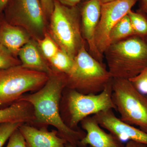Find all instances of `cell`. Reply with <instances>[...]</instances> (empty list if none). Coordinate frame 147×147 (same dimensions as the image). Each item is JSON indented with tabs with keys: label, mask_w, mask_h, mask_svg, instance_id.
<instances>
[{
	"label": "cell",
	"mask_w": 147,
	"mask_h": 147,
	"mask_svg": "<svg viewBox=\"0 0 147 147\" xmlns=\"http://www.w3.org/2000/svg\"><path fill=\"white\" fill-rule=\"evenodd\" d=\"M62 4L69 7H73L77 6L79 3L83 0H57Z\"/></svg>",
	"instance_id": "484cf974"
},
{
	"label": "cell",
	"mask_w": 147,
	"mask_h": 147,
	"mask_svg": "<svg viewBox=\"0 0 147 147\" xmlns=\"http://www.w3.org/2000/svg\"><path fill=\"white\" fill-rule=\"evenodd\" d=\"M129 80L139 92L147 95V66L140 74Z\"/></svg>",
	"instance_id": "603a6c76"
},
{
	"label": "cell",
	"mask_w": 147,
	"mask_h": 147,
	"mask_svg": "<svg viewBox=\"0 0 147 147\" xmlns=\"http://www.w3.org/2000/svg\"><path fill=\"white\" fill-rule=\"evenodd\" d=\"M6 147H27L24 136L18 128L11 136Z\"/></svg>",
	"instance_id": "cb8c5ba5"
},
{
	"label": "cell",
	"mask_w": 147,
	"mask_h": 147,
	"mask_svg": "<svg viewBox=\"0 0 147 147\" xmlns=\"http://www.w3.org/2000/svg\"><path fill=\"white\" fill-rule=\"evenodd\" d=\"M27 147H65L66 141L60 137L57 130L48 131L34 127L21 125L18 127Z\"/></svg>",
	"instance_id": "4fadbf2b"
},
{
	"label": "cell",
	"mask_w": 147,
	"mask_h": 147,
	"mask_svg": "<svg viewBox=\"0 0 147 147\" xmlns=\"http://www.w3.org/2000/svg\"><path fill=\"white\" fill-rule=\"evenodd\" d=\"M138 1L115 0L102 3L100 20L95 34V42L98 50L103 56L110 45L109 36L112 28L123 17L128 14Z\"/></svg>",
	"instance_id": "9c48e42d"
},
{
	"label": "cell",
	"mask_w": 147,
	"mask_h": 147,
	"mask_svg": "<svg viewBox=\"0 0 147 147\" xmlns=\"http://www.w3.org/2000/svg\"><path fill=\"white\" fill-rule=\"evenodd\" d=\"M135 35L147 42V15L139 10L128 13Z\"/></svg>",
	"instance_id": "d6986e66"
},
{
	"label": "cell",
	"mask_w": 147,
	"mask_h": 147,
	"mask_svg": "<svg viewBox=\"0 0 147 147\" xmlns=\"http://www.w3.org/2000/svg\"><path fill=\"white\" fill-rule=\"evenodd\" d=\"M66 76V88L85 94L101 92L113 79L103 63L88 53L86 44L74 58L73 67Z\"/></svg>",
	"instance_id": "277c9868"
},
{
	"label": "cell",
	"mask_w": 147,
	"mask_h": 147,
	"mask_svg": "<svg viewBox=\"0 0 147 147\" xmlns=\"http://www.w3.org/2000/svg\"><path fill=\"white\" fill-rule=\"evenodd\" d=\"M101 0H88L81 9L82 36L86 42L90 54L98 61L103 63V57L98 50L95 42V34L100 20Z\"/></svg>",
	"instance_id": "8fae6325"
},
{
	"label": "cell",
	"mask_w": 147,
	"mask_h": 147,
	"mask_svg": "<svg viewBox=\"0 0 147 147\" xmlns=\"http://www.w3.org/2000/svg\"><path fill=\"white\" fill-rule=\"evenodd\" d=\"M112 99L121 120L147 133V95L128 79L113 78Z\"/></svg>",
	"instance_id": "8992f818"
},
{
	"label": "cell",
	"mask_w": 147,
	"mask_h": 147,
	"mask_svg": "<svg viewBox=\"0 0 147 147\" xmlns=\"http://www.w3.org/2000/svg\"><path fill=\"white\" fill-rule=\"evenodd\" d=\"M112 80L102 91L96 94H83L66 88L62 118L65 124L71 129L79 130L78 125L86 118L104 110H115L112 99Z\"/></svg>",
	"instance_id": "5b68a950"
},
{
	"label": "cell",
	"mask_w": 147,
	"mask_h": 147,
	"mask_svg": "<svg viewBox=\"0 0 147 147\" xmlns=\"http://www.w3.org/2000/svg\"><path fill=\"white\" fill-rule=\"evenodd\" d=\"M3 11L6 21L24 29L32 38L44 36L47 18L40 0H9Z\"/></svg>",
	"instance_id": "ba28073f"
},
{
	"label": "cell",
	"mask_w": 147,
	"mask_h": 147,
	"mask_svg": "<svg viewBox=\"0 0 147 147\" xmlns=\"http://www.w3.org/2000/svg\"><path fill=\"white\" fill-rule=\"evenodd\" d=\"M20 60L13 56L7 49L0 44V69L21 65Z\"/></svg>",
	"instance_id": "44dd1931"
},
{
	"label": "cell",
	"mask_w": 147,
	"mask_h": 147,
	"mask_svg": "<svg viewBox=\"0 0 147 147\" xmlns=\"http://www.w3.org/2000/svg\"><path fill=\"white\" fill-rule=\"evenodd\" d=\"M86 135L79 142V146L86 147H123L120 139L103 130L92 116L80 123Z\"/></svg>",
	"instance_id": "7c38bea8"
},
{
	"label": "cell",
	"mask_w": 147,
	"mask_h": 147,
	"mask_svg": "<svg viewBox=\"0 0 147 147\" xmlns=\"http://www.w3.org/2000/svg\"><path fill=\"white\" fill-rule=\"evenodd\" d=\"M113 1H115V0H101V2L102 3H105Z\"/></svg>",
	"instance_id": "f546056e"
},
{
	"label": "cell",
	"mask_w": 147,
	"mask_h": 147,
	"mask_svg": "<svg viewBox=\"0 0 147 147\" xmlns=\"http://www.w3.org/2000/svg\"><path fill=\"white\" fill-rule=\"evenodd\" d=\"M103 55L112 78L129 80L147 66V42L133 36L110 44Z\"/></svg>",
	"instance_id": "7a4b0ae2"
},
{
	"label": "cell",
	"mask_w": 147,
	"mask_h": 147,
	"mask_svg": "<svg viewBox=\"0 0 147 147\" xmlns=\"http://www.w3.org/2000/svg\"><path fill=\"white\" fill-rule=\"evenodd\" d=\"M65 147H75L74 146H72V145L69 144H68V143H67V144H66V145Z\"/></svg>",
	"instance_id": "4dcf8cb0"
},
{
	"label": "cell",
	"mask_w": 147,
	"mask_h": 147,
	"mask_svg": "<svg viewBox=\"0 0 147 147\" xmlns=\"http://www.w3.org/2000/svg\"><path fill=\"white\" fill-rule=\"evenodd\" d=\"M32 39L21 48L18 53L21 65L25 68L50 75L54 70L42 56L35 40Z\"/></svg>",
	"instance_id": "9a60e30c"
},
{
	"label": "cell",
	"mask_w": 147,
	"mask_h": 147,
	"mask_svg": "<svg viewBox=\"0 0 147 147\" xmlns=\"http://www.w3.org/2000/svg\"><path fill=\"white\" fill-rule=\"evenodd\" d=\"M138 10L144 12H147V0H141Z\"/></svg>",
	"instance_id": "83f0119b"
},
{
	"label": "cell",
	"mask_w": 147,
	"mask_h": 147,
	"mask_svg": "<svg viewBox=\"0 0 147 147\" xmlns=\"http://www.w3.org/2000/svg\"><path fill=\"white\" fill-rule=\"evenodd\" d=\"M135 35L128 15L123 17L113 27L109 36L110 44Z\"/></svg>",
	"instance_id": "e0dca14e"
},
{
	"label": "cell",
	"mask_w": 147,
	"mask_h": 147,
	"mask_svg": "<svg viewBox=\"0 0 147 147\" xmlns=\"http://www.w3.org/2000/svg\"><path fill=\"white\" fill-rule=\"evenodd\" d=\"M23 123H6L0 124V147H3L13 132Z\"/></svg>",
	"instance_id": "7402d4cb"
},
{
	"label": "cell",
	"mask_w": 147,
	"mask_h": 147,
	"mask_svg": "<svg viewBox=\"0 0 147 147\" xmlns=\"http://www.w3.org/2000/svg\"><path fill=\"white\" fill-rule=\"evenodd\" d=\"M123 147H147V145L143 143L130 140L127 142Z\"/></svg>",
	"instance_id": "4316f807"
},
{
	"label": "cell",
	"mask_w": 147,
	"mask_h": 147,
	"mask_svg": "<svg viewBox=\"0 0 147 147\" xmlns=\"http://www.w3.org/2000/svg\"><path fill=\"white\" fill-rule=\"evenodd\" d=\"M48 33L60 49L74 59L83 45L81 9L69 7L54 0Z\"/></svg>",
	"instance_id": "3957f363"
},
{
	"label": "cell",
	"mask_w": 147,
	"mask_h": 147,
	"mask_svg": "<svg viewBox=\"0 0 147 147\" xmlns=\"http://www.w3.org/2000/svg\"><path fill=\"white\" fill-rule=\"evenodd\" d=\"M113 110H104L92 117L102 128L108 130L121 141L131 140L147 145V133L121 120Z\"/></svg>",
	"instance_id": "30bf717a"
},
{
	"label": "cell",
	"mask_w": 147,
	"mask_h": 147,
	"mask_svg": "<svg viewBox=\"0 0 147 147\" xmlns=\"http://www.w3.org/2000/svg\"><path fill=\"white\" fill-rule=\"evenodd\" d=\"M74 60L59 49L56 55L47 62L54 71L67 74L73 67Z\"/></svg>",
	"instance_id": "ac0fdd59"
},
{
	"label": "cell",
	"mask_w": 147,
	"mask_h": 147,
	"mask_svg": "<svg viewBox=\"0 0 147 147\" xmlns=\"http://www.w3.org/2000/svg\"><path fill=\"white\" fill-rule=\"evenodd\" d=\"M40 52L48 61L52 59L59 50V47L50 36L48 32H45L42 38L36 40Z\"/></svg>",
	"instance_id": "ffe728a7"
},
{
	"label": "cell",
	"mask_w": 147,
	"mask_h": 147,
	"mask_svg": "<svg viewBox=\"0 0 147 147\" xmlns=\"http://www.w3.org/2000/svg\"><path fill=\"white\" fill-rule=\"evenodd\" d=\"M49 77L47 74L21 65L0 69V105L15 102L25 93L39 90Z\"/></svg>",
	"instance_id": "52a82bcc"
},
{
	"label": "cell",
	"mask_w": 147,
	"mask_h": 147,
	"mask_svg": "<svg viewBox=\"0 0 147 147\" xmlns=\"http://www.w3.org/2000/svg\"><path fill=\"white\" fill-rule=\"evenodd\" d=\"M9 0H0V14H1L5 8Z\"/></svg>",
	"instance_id": "f1b7e54d"
},
{
	"label": "cell",
	"mask_w": 147,
	"mask_h": 147,
	"mask_svg": "<svg viewBox=\"0 0 147 147\" xmlns=\"http://www.w3.org/2000/svg\"><path fill=\"white\" fill-rule=\"evenodd\" d=\"M145 13H146L147 15V12H145Z\"/></svg>",
	"instance_id": "1f68e13d"
},
{
	"label": "cell",
	"mask_w": 147,
	"mask_h": 147,
	"mask_svg": "<svg viewBox=\"0 0 147 147\" xmlns=\"http://www.w3.org/2000/svg\"><path fill=\"white\" fill-rule=\"evenodd\" d=\"M46 18H50L54 9V0H40Z\"/></svg>",
	"instance_id": "d4e9b609"
},
{
	"label": "cell",
	"mask_w": 147,
	"mask_h": 147,
	"mask_svg": "<svg viewBox=\"0 0 147 147\" xmlns=\"http://www.w3.org/2000/svg\"><path fill=\"white\" fill-rule=\"evenodd\" d=\"M34 111L31 104L18 100L7 108L0 109V124L6 123L34 122Z\"/></svg>",
	"instance_id": "2e32d148"
},
{
	"label": "cell",
	"mask_w": 147,
	"mask_h": 147,
	"mask_svg": "<svg viewBox=\"0 0 147 147\" xmlns=\"http://www.w3.org/2000/svg\"><path fill=\"white\" fill-rule=\"evenodd\" d=\"M32 39L28 33L22 28L5 21L0 25V44L15 57L18 56L21 48Z\"/></svg>",
	"instance_id": "5bb4252c"
},
{
	"label": "cell",
	"mask_w": 147,
	"mask_h": 147,
	"mask_svg": "<svg viewBox=\"0 0 147 147\" xmlns=\"http://www.w3.org/2000/svg\"><path fill=\"white\" fill-rule=\"evenodd\" d=\"M66 85V74L54 71L41 88L32 94L22 96L18 100L31 104L34 111V122L55 127L60 137L77 147L86 133L69 128L62 118L60 103Z\"/></svg>",
	"instance_id": "6da1fadb"
}]
</instances>
